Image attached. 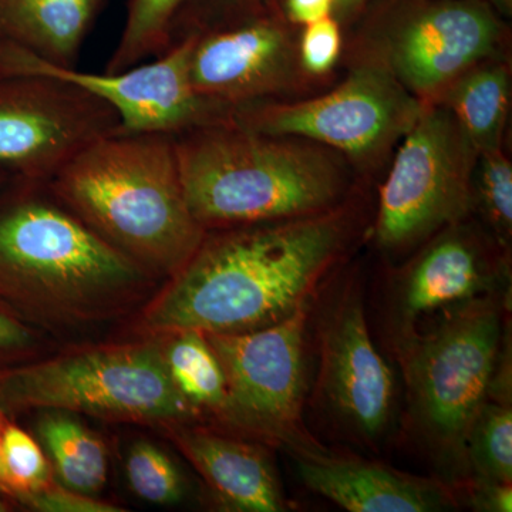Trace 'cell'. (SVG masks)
I'll return each instance as SVG.
<instances>
[{
    "mask_svg": "<svg viewBox=\"0 0 512 512\" xmlns=\"http://www.w3.org/2000/svg\"><path fill=\"white\" fill-rule=\"evenodd\" d=\"M2 464L5 493L18 501L50 483L49 467L42 447L15 424H3Z\"/></svg>",
    "mask_w": 512,
    "mask_h": 512,
    "instance_id": "obj_26",
    "label": "cell"
},
{
    "mask_svg": "<svg viewBox=\"0 0 512 512\" xmlns=\"http://www.w3.org/2000/svg\"><path fill=\"white\" fill-rule=\"evenodd\" d=\"M188 0H130L126 25L106 72H120L173 45L174 26Z\"/></svg>",
    "mask_w": 512,
    "mask_h": 512,
    "instance_id": "obj_22",
    "label": "cell"
},
{
    "mask_svg": "<svg viewBox=\"0 0 512 512\" xmlns=\"http://www.w3.org/2000/svg\"><path fill=\"white\" fill-rule=\"evenodd\" d=\"M168 335L173 339L164 348L165 365L178 392L198 414L207 410L217 416L227 394V382L207 335L197 330Z\"/></svg>",
    "mask_w": 512,
    "mask_h": 512,
    "instance_id": "obj_21",
    "label": "cell"
},
{
    "mask_svg": "<svg viewBox=\"0 0 512 512\" xmlns=\"http://www.w3.org/2000/svg\"><path fill=\"white\" fill-rule=\"evenodd\" d=\"M511 296L510 252L480 225L441 229L394 275L390 313L396 340L484 299Z\"/></svg>",
    "mask_w": 512,
    "mask_h": 512,
    "instance_id": "obj_13",
    "label": "cell"
},
{
    "mask_svg": "<svg viewBox=\"0 0 512 512\" xmlns=\"http://www.w3.org/2000/svg\"><path fill=\"white\" fill-rule=\"evenodd\" d=\"M311 309L308 303L266 328L207 335L227 382L218 419L255 439L288 448L295 457L326 454L303 423Z\"/></svg>",
    "mask_w": 512,
    "mask_h": 512,
    "instance_id": "obj_9",
    "label": "cell"
},
{
    "mask_svg": "<svg viewBox=\"0 0 512 512\" xmlns=\"http://www.w3.org/2000/svg\"><path fill=\"white\" fill-rule=\"evenodd\" d=\"M191 36L175 40L153 62L120 72H79L56 66L19 47L0 43V74H45L57 77L99 97L120 119L117 133L185 131L231 119L232 113L195 92L188 73Z\"/></svg>",
    "mask_w": 512,
    "mask_h": 512,
    "instance_id": "obj_12",
    "label": "cell"
},
{
    "mask_svg": "<svg viewBox=\"0 0 512 512\" xmlns=\"http://www.w3.org/2000/svg\"><path fill=\"white\" fill-rule=\"evenodd\" d=\"M424 106L380 67L355 62L332 92L249 104L234 110L232 119L259 133L312 141L370 168L397 147Z\"/></svg>",
    "mask_w": 512,
    "mask_h": 512,
    "instance_id": "obj_10",
    "label": "cell"
},
{
    "mask_svg": "<svg viewBox=\"0 0 512 512\" xmlns=\"http://www.w3.org/2000/svg\"><path fill=\"white\" fill-rule=\"evenodd\" d=\"M271 0H188L174 26L173 43L187 33L232 22L268 8Z\"/></svg>",
    "mask_w": 512,
    "mask_h": 512,
    "instance_id": "obj_28",
    "label": "cell"
},
{
    "mask_svg": "<svg viewBox=\"0 0 512 512\" xmlns=\"http://www.w3.org/2000/svg\"><path fill=\"white\" fill-rule=\"evenodd\" d=\"M466 464L471 478L512 483L511 400L484 404L468 433Z\"/></svg>",
    "mask_w": 512,
    "mask_h": 512,
    "instance_id": "obj_23",
    "label": "cell"
},
{
    "mask_svg": "<svg viewBox=\"0 0 512 512\" xmlns=\"http://www.w3.org/2000/svg\"><path fill=\"white\" fill-rule=\"evenodd\" d=\"M185 200L205 231L309 217L348 201L350 161L234 119L174 136Z\"/></svg>",
    "mask_w": 512,
    "mask_h": 512,
    "instance_id": "obj_3",
    "label": "cell"
},
{
    "mask_svg": "<svg viewBox=\"0 0 512 512\" xmlns=\"http://www.w3.org/2000/svg\"><path fill=\"white\" fill-rule=\"evenodd\" d=\"M474 211L491 237L510 252L512 238V164L504 147L478 153L473 175Z\"/></svg>",
    "mask_w": 512,
    "mask_h": 512,
    "instance_id": "obj_24",
    "label": "cell"
},
{
    "mask_svg": "<svg viewBox=\"0 0 512 512\" xmlns=\"http://www.w3.org/2000/svg\"><path fill=\"white\" fill-rule=\"evenodd\" d=\"M285 18L295 25L306 26L333 15L335 0H285Z\"/></svg>",
    "mask_w": 512,
    "mask_h": 512,
    "instance_id": "obj_32",
    "label": "cell"
},
{
    "mask_svg": "<svg viewBox=\"0 0 512 512\" xmlns=\"http://www.w3.org/2000/svg\"><path fill=\"white\" fill-rule=\"evenodd\" d=\"M468 505L478 512H511L512 483L471 478Z\"/></svg>",
    "mask_w": 512,
    "mask_h": 512,
    "instance_id": "obj_31",
    "label": "cell"
},
{
    "mask_svg": "<svg viewBox=\"0 0 512 512\" xmlns=\"http://www.w3.org/2000/svg\"><path fill=\"white\" fill-rule=\"evenodd\" d=\"M9 511L8 504L5 501L0 500V512Z\"/></svg>",
    "mask_w": 512,
    "mask_h": 512,
    "instance_id": "obj_36",
    "label": "cell"
},
{
    "mask_svg": "<svg viewBox=\"0 0 512 512\" xmlns=\"http://www.w3.org/2000/svg\"><path fill=\"white\" fill-rule=\"evenodd\" d=\"M434 103L456 119L478 153L503 148L511 106L510 63L500 55L476 64Z\"/></svg>",
    "mask_w": 512,
    "mask_h": 512,
    "instance_id": "obj_19",
    "label": "cell"
},
{
    "mask_svg": "<svg viewBox=\"0 0 512 512\" xmlns=\"http://www.w3.org/2000/svg\"><path fill=\"white\" fill-rule=\"evenodd\" d=\"M313 493L350 512H437L456 505L447 485L353 458L295 457Z\"/></svg>",
    "mask_w": 512,
    "mask_h": 512,
    "instance_id": "obj_16",
    "label": "cell"
},
{
    "mask_svg": "<svg viewBox=\"0 0 512 512\" xmlns=\"http://www.w3.org/2000/svg\"><path fill=\"white\" fill-rule=\"evenodd\" d=\"M357 234L359 214L348 201L309 217L207 231L148 306L144 325L205 335L275 325L313 302Z\"/></svg>",
    "mask_w": 512,
    "mask_h": 512,
    "instance_id": "obj_1",
    "label": "cell"
},
{
    "mask_svg": "<svg viewBox=\"0 0 512 512\" xmlns=\"http://www.w3.org/2000/svg\"><path fill=\"white\" fill-rule=\"evenodd\" d=\"M187 35L191 36L192 87L231 113L249 104L278 100L305 80L288 20L271 6Z\"/></svg>",
    "mask_w": 512,
    "mask_h": 512,
    "instance_id": "obj_14",
    "label": "cell"
},
{
    "mask_svg": "<svg viewBox=\"0 0 512 512\" xmlns=\"http://www.w3.org/2000/svg\"><path fill=\"white\" fill-rule=\"evenodd\" d=\"M504 39L488 0H380L357 35L353 63L375 64L434 103L471 67L504 55Z\"/></svg>",
    "mask_w": 512,
    "mask_h": 512,
    "instance_id": "obj_7",
    "label": "cell"
},
{
    "mask_svg": "<svg viewBox=\"0 0 512 512\" xmlns=\"http://www.w3.org/2000/svg\"><path fill=\"white\" fill-rule=\"evenodd\" d=\"M375 0H335V8H333V16L340 23L348 22L355 19L360 12L369 8L370 3Z\"/></svg>",
    "mask_w": 512,
    "mask_h": 512,
    "instance_id": "obj_33",
    "label": "cell"
},
{
    "mask_svg": "<svg viewBox=\"0 0 512 512\" xmlns=\"http://www.w3.org/2000/svg\"><path fill=\"white\" fill-rule=\"evenodd\" d=\"M3 416H0V490L5 493V473H3L2 464V429H3Z\"/></svg>",
    "mask_w": 512,
    "mask_h": 512,
    "instance_id": "obj_34",
    "label": "cell"
},
{
    "mask_svg": "<svg viewBox=\"0 0 512 512\" xmlns=\"http://www.w3.org/2000/svg\"><path fill=\"white\" fill-rule=\"evenodd\" d=\"M511 296L484 299L396 340L414 429L441 463L466 464V443L490 399Z\"/></svg>",
    "mask_w": 512,
    "mask_h": 512,
    "instance_id": "obj_5",
    "label": "cell"
},
{
    "mask_svg": "<svg viewBox=\"0 0 512 512\" xmlns=\"http://www.w3.org/2000/svg\"><path fill=\"white\" fill-rule=\"evenodd\" d=\"M478 151L443 106L427 103L397 144L380 188L376 245L397 255L470 218Z\"/></svg>",
    "mask_w": 512,
    "mask_h": 512,
    "instance_id": "obj_8",
    "label": "cell"
},
{
    "mask_svg": "<svg viewBox=\"0 0 512 512\" xmlns=\"http://www.w3.org/2000/svg\"><path fill=\"white\" fill-rule=\"evenodd\" d=\"M319 386L335 419L366 443L383 439L396 407V377L367 325L362 292L345 285L319 322Z\"/></svg>",
    "mask_w": 512,
    "mask_h": 512,
    "instance_id": "obj_15",
    "label": "cell"
},
{
    "mask_svg": "<svg viewBox=\"0 0 512 512\" xmlns=\"http://www.w3.org/2000/svg\"><path fill=\"white\" fill-rule=\"evenodd\" d=\"M47 185L87 227L150 274L173 276L207 234L185 200L170 134L101 137Z\"/></svg>",
    "mask_w": 512,
    "mask_h": 512,
    "instance_id": "obj_4",
    "label": "cell"
},
{
    "mask_svg": "<svg viewBox=\"0 0 512 512\" xmlns=\"http://www.w3.org/2000/svg\"><path fill=\"white\" fill-rule=\"evenodd\" d=\"M101 0H0V43L74 67Z\"/></svg>",
    "mask_w": 512,
    "mask_h": 512,
    "instance_id": "obj_18",
    "label": "cell"
},
{
    "mask_svg": "<svg viewBox=\"0 0 512 512\" xmlns=\"http://www.w3.org/2000/svg\"><path fill=\"white\" fill-rule=\"evenodd\" d=\"M342 29L335 16L303 26L298 43L299 63L309 77H322L332 72L342 53Z\"/></svg>",
    "mask_w": 512,
    "mask_h": 512,
    "instance_id": "obj_27",
    "label": "cell"
},
{
    "mask_svg": "<svg viewBox=\"0 0 512 512\" xmlns=\"http://www.w3.org/2000/svg\"><path fill=\"white\" fill-rule=\"evenodd\" d=\"M120 119L94 94L45 74H0V171L49 181Z\"/></svg>",
    "mask_w": 512,
    "mask_h": 512,
    "instance_id": "obj_11",
    "label": "cell"
},
{
    "mask_svg": "<svg viewBox=\"0 0 512 512\" xmlns=\"http://www.w3.org/2000/svg\"><path fill=\"white\" fill-rule=\"evenodd\" d=\"M10 178V175L3 173V171H0V185L5 184L6 181H8Z\"/></svg>",
    "mask_w": 512,
    "mask_h": 512,
    "instance_id": "obj_35",
    "label": "cell"
},
{
    "mask_svg": "<svg viewBox=\"0 0 512 512\" xmlns=\"http://www.w3.org/2000/svg\"><path fill=\"white\" fill-rule=\"evenodd\" d=\"M126 476L134 494L147 503L175 504L184 497L180 470L164 451L148 441H138L131 447Z\"/></svg>",
    "mask_w": 512,
    "mask_h": 512,
    "instance_id": "obj_25",
    "label": "cell"
},
{
    "mask_svg": "<svg viewBox=\"0 0 512 512\" xmlns=\"http://www.w3.org/2000/svg\"><path fill=\"white\" fill-rule=\"evenodd\" d=\"M35 346V330L0 303V369L23 363Z\"/></svg>",
    "mask_w": 512,
    "mask_h": 512,
    "instance_id": "obj_30",
    "label": "cell"
},
{
    "mask_svg": "<svg viewBox=\"0 0 512 512\" xmlns=\"http://www.w3.org/2000/svg\"><path fill=\"white\" fill-rule=\"evenodd\" d=\"M150 272L111 247L46 181L0 185V303L26 322L74 323L117 312Z\"/></svg>",
    "mask_w": 512,
    "mask_h": 512,
    "instance_id": "obj_2",
    "label": "cell"
},
{
    "mask_svg": "<svg viewBox=\"0 0 512 512\" xmlns=\"http://www.w3.org/2000/svg\"><path fill=\"white\" fill-rule=\"evenodd\" d=\"M36 433L63 487L87 495L103 490L109 458L103 441L92 430L66 412L49 410L37 421Z\"/></svg>",
    "mask_w": 512,
    "mask_h": 512,
    "instance_id": "obj_20",
    "label": "cell"
},
{
    "mask_svg": "<svg viewBox=\"0 0 512 512\" xmlns=\"http://www.w3.org/2000/svg\"><path fill=\"white\" fill-rule=\"evenodd\" d=\"M174 439L229 511L288 510L281 480L264 448L205 429H178Z\"/></svg>",
    "mask_w": 512,
    "mask_h": 512,
    "instance_id": "obj_17",
    "label": "cell"
},
{
    "mask_svg": "<svg viewBox=\"0 0 512 512\" xmlns=\"http://www.w3.org/2000/svg\"><path fill=\"white\" fill-rule=\"evenodd\" d=\"M29 410L84 413L130 423L180 424L197 416L156 343L77 350L0 369V416Z\"/></svg>",
    "mask_w": 512,
    "mask_h": 512,
    "instance_id": "obj_6",
    "label": "cell"
},
{
    "mask_svg": "<svg viewBox=\"0 0 512 512\" xmlns=\"http://www.w3.org/2000/svg\"><path fill=\"white\" fill-rule=\"evenodd\" d=\"M20 503L40 512H121L117 505L97 500L94 495L77 493L62 484H47L20 498Z\"/></svg>",
    "mask_w": 512,
    "mask_h": 512,
    "instance_id": "obj_29",
    "label": "cell"
}]
</instances>
